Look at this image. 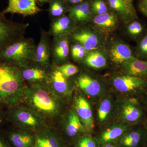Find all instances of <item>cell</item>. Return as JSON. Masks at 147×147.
Masks as SVG:
<instances>
[{"label":"cell","mask_w":147,"mask_h":147,"mask_svg":"<svg viewBox=\"0 0 147 147\" xmlns=\"http://www.w3.org/2000/svg\"><path fill=\"white\" fill-rule=\"evenodd\" d=\"M29 25L28 23L9 20L0 11V53L10 44L24 37Z\"/></svg>","instance_id":"5"},{"label":"cell","mask_w":147,"mask_h":147,"mask_svg":"<svg viewBox=\"0 0 147 147\" xmlns=\"http://www.w3.org/2000/svg\"><path fill=\"white\" fill-rule=\"evenodd\" d=\"M118 17L115 13H107L95 16L92 19L94 28L100 33H110L115 31L119 25Z\"/></svg>","instance_id":"19"},{"label":"cell","mask_w":147,"mask_h":147,"mask_svg":"<svg viewBox=\"0 0 147 147\" xmlns=\"http://www.w3.org/2000/svg\"><path fill=\"white\" fill-rule=\"evenodd\" d=\"M32 147H36L35 146H33Z\"/></svg>","instance_id":"45"},{"label":"cell","mask_w":147,"mask_h":147,"mask_svg":"<svg viewBox=\"0 0 147 147\" xmlns=\"http://www.w3.org/2000/svg\"><path fill=\"white\" fill-rule=\"evenodd\" d=\"M75 83L84 94L90 97L96 98L104 93L105 87L102 83L88 74H79Z\"/></svg>","instance_id":"14"},{"label":"cell","mask_w":147,"mask_h":147,"mask_svg":"<svg viewBox=\"0 0 147 147\" xmlns=\"http://www.w3.org/2000/svg\"><path fill=\"white\" fill-rule=\"evenodd\" d=\"M46 84L61 98H68L73 92L72 82L53 66L49 70Z\"/></svg>","instance_id":"8"},{"label":"cell","mask_w":147,"mask_h":147,"mask_svg":"<svg viewBox=\"0 0 147 147\" xmlns=\"http://www.w3.org/2000/svg\"><path fill=\"white\" fill-rule=\"evenodd\" d=\"M38 4L42 6L45 4L48 3L51 1V0H36Z\"/></svg>","instance_id":"41"},{"label":"cell","mask_w":147,"mask_h":147,"mask_svg":"<svg viewBox=\"0 0 147 147\" xmlns=\"http://www.w3.org/2000/svg\"><path fill=\"white\" fill-rule=\"evenodd\" d=\"M138 6L140 12L147 17V0H139Z\"/></svg>","instance_id":"36"},{"label":"cell","mask_w":147,"mask_h":147,"mask_svg":"<svg viewBox=\"0 0 147 147\" xmlns=\"http://www.w3.org/2000/svg\"><path fill=\"white\" fill-rule=\"evenodd\" d=\"M36 0H8L7 7L2 12L4 14H18L24 17L34 16L43 11Z\"/></svg>","instance_id":"11"},{"label":"cell","mask_w":147,"mask_h":147,"mask_svg":"<svg viewBox=\"0 0 147 147\" xmlns=\"http://www.w3.org/2000/svg\"><path fill=\"white\" fill-rule=\"evenodd\" d=\"M65 134L68 138L75 139L86 131L74 108L69 112L65 127Z\"/></svg>","instance_id":"24"},{"label":"cell","mask_w":147,"mask_h":147,"mask_svg":"<svg viewBox=\"0 0 147 147\" xmlns=\"http://www.w3.org/2000/svg\"><path fill=\"white\" fill-rule=\"evenodd\" d=\"M127 34L134 39H139L144 34V26L136 19L129 22L126 26Z\"/></svg>","instance_id":"31"},{"label":"cell","mask_w":147,"mask_h":147,"mask_svg":"<svg viewBox=\"0 0 147 147\" xmlns=\"http://www.w3.org/2000/svg\"><path fill=\"white\" fill-rule=\"evenodd\" d=\"M69 6L65 0H51L49 3L48 16L51 21L66 15Z\"/></svg>","instance_id":"28"},{"label":"cell","mask_w":147,"mask_h":147,"mask_svg":"<svg viewBox=\"0 0 147 147\" xmlns=\"http://www.w3.org/2000/svg\"><path fill=\"white\" fill-rule=\"evenodd\" d=\"M102 147H117L115 145L113 144L112 143H109V144H106L102 146Z\"/></svg>","instance_id":"44"},{"label":"cell","mask_w":147,"mask_h":147,"mask_svg":"<svg viewBox=\"0 0 147 147\" xmlns=\"http://www.w3.org/2000/svg\"><path fill=\"white\" fill-rule=\"evenodd\" d=\"M124 1L130 7L134 9V5H133V0H124Z\"/></svg>","instance_id":"42"},{"label":"cell","mask_w":147,"mask_h":147,"mask_svg":"<svg viewBox=\"0 0 147 147\" xmlns=\"http://www.w3.org/2000/svg\"><path fill=\"white\" fill-rule=\"evenodd\" d=\"M73 108L86 132H91L94 127L91 106L88 100L82 94H77L74 99Z\"/></svg>","instance_id":"13"},{"label":"cell","mask_w":147,"mask_h":147,"mask_svg":"<svg viewBox=\"0 0 147 147\" xmlns=\"http://www.w3.org/2000/svg\"><path fill=\"white\" fill-rule=\"evenodd\" d=\"M135 54L138 59L147 61V33L138 39Z\"/></svg>","instance_id":"32"},{"label":"cell","mask_w":147,"mask_h":147,"mask_svg":"<svg viewBox=\"0 0 147 147\" xmlns=\"http://www.w3.org/2000/svg\"><path fill=\"white\" fill-rule=\"evenodd\" d=\"M119 116L121 122L129 125L143 124L146 119L145 109L136 98H128L120 104Z\"/></svg>","instance_id":"7"},{"label":"cell","mask_w":147,"mask_h":147,"mask_svg":"<svg viewBox=\"0 0 147 147\" xmlns=\"http://www.w3.org/2000/svg\"><path fill=\"white\" fill-rule=\"evenodd\" d=\"M7 121L6 113L3 112V109L0 108V127L3 126Z\"/></svg>","instance_id":"38"},{"label":"cell","mask_w":147,"mask_h":147,"mask_svg":"<svg viewBox=\"0 0 147 147\" xmlns=\"http://www.w3.org/2000/svg\"><path fill=\"white\" fill-rule=\"evenodd\" d=\"M36 45L31 38H23L0 53V62L24 68L34 62Z\"/></svg>","instance_id":"3"},{"label":"cell","mask_w":147,"mask_h":147,"mask_svg":"<svg viewBox=\"0 0 147 147\" xmlns=\"http://www.w3.org/2000/svg\"><path fill=\"white\" fill-rule=\"evenodd\" d=\"M90 6L92 13L95 16L101 15L108 11V6L103 0H93Z\"/></svg>","instance_id":"34"},{"label":"cell","mask_w":147,"mask_h":147,"mask_svg":"<svg viewBox=\"0 0 147 147\" xmlns=\"http://www.w3.org/2000/svg\"><path fill=\"white\" fill-rule=\"evenodd\" d=\"M108 53L111 60L118 65H121L124 63L136 57L130 47L118 40L112 41Z\"/></svg>","instance_id":"16"},{"label":"cell","mask_w":147,"mask_h":147,"mask_svg":"<svg viewBox=\"0 0 147 147\" xmlns=\"http://www.w3.org/2000/svg\"><path fill=\"white\" fill-rule=\"evenodd\" d=\"M145 137L144 125L134 127L127 130L119 139L120 147H139Z\"/></svg>","instance_id":"20"},{"label":"cell","mask_w":147,"mask_h":147,"mask_svg":"<svg viewBox=\"0 0 147 147\" xmlns=\"http://www.w3.org/2000/svg\"><path fill=\"white\" fill-rule=\"evenodd\" d=\"M76 27L75 21L67 14L51 21L48 33L53 37L70 35Z\"/></svg>","instance_id":"17"},{"label":"cell","mask_w":147,"mask_h":147,"mask_svg":"<svg viewBox=\"0 0 147 147\" xmlns=\"http://www.w3.org/2000/svg\"><path fill=\"white\" fill-rule=\"evenodd\" d=\"M121 66L126 75L147 81V61L136 57L124 63Z\"/></svg>","instance_id":"25"},{"label":"cell","mask_w":147,"mask_h":147,"mask_svg":"<svg viewBox=\"0 0 147 147\" xmlns=\"http://www.w3.org/2000/svg\"><path fill=\"white\" fill-rule=\"evenodd\" d=\"M23 100L45 121L58 117L62 110V98L45 84L30 83L26 86Z\"/></svg>","instance_id":"1"},{"label":"cell","mask_w":147,"mask_h":147,"mask_svg":"<svg viewBox=\"0 0 147 147\" xmlns=\"http://www.w3.org/2000/svg\"><path fill=\"white\" fill-rule=\"evenodd\" d=\"M4 132L11 147H32L34 146V134L31 131L14 127Z\"/></svg>","instance_id":"15"},{"label":"cell","mask_w":147,"mask_h":147,"mask_svg":"<svg viewBox=\"0 0 147 147\" xmlns=\"http://www.w3.org/2000/svg\"><path fill=\"white\" fill-rule=\"evenodd\" d=\"M0 147H11L7 139L4 131H0Z\"/></svg>","instance_id":"37"},{"label":"cell","mask_w":147,"mask_h":147,"mask_svg":"<svg viewBox=\"0 0 147 147\" xmlns=\"http://www.w3.org/2000/svg\"><path fill=\"white\" fill-rule=\"evenodd\" d=\"M20 69L0 62V108L10 109L23 100L26 85Z\"/></svg>","instance_id":"2"},{"label":"cell","mask_w":147,"mask_h":147,"mask_svg":"<svg viewBox=\"0 0 147 147\" xmlns=\"http://www.w3.org/2000/svg\"><path fill=\"white\" fill-rule=\"evenodd\" d=\"M91 3L86 0L78 4L69 7L68 15L75 21L78 26L85 25L91 19Z\"/></svg>","instance_id":"21"},{"label":"cell","mask_w":147,"mask_h":147,"mask_svg":"<svg viewBox=\"0 0 147 147\" xmlns=\"http://www.w3.org/2000/svg\"><path fill=\"white\" fill-rule=\"evenodd\" d=\"M54 67L65 77L68 78L76 75L79 72V67L72 63H67L61 65Z\"/></svg>","instance_id":"33"},{"label":"cell","mask_w":147,"mask_h":147,"mask_svg":"<svg viewBox=\"0 0 147 147\" xmlns=\"http://www.w3.org/2000/svg\"><path fill=\"white\" fill-rule=\"evenodd\" d=\"M109 58L108 53L102 47L89 51L82 62L90 68L101 69L107 65Z\"/></svg>","instance_id":"23"},{"label":"cell","mask_w":147,"mask_h":147,"mask_svg":"<svg viewBox=\"0 0 147 147\" xmlns=\"http://www.w3.org/2000/svg\"><path fill=\"white\" fill-rule=\"evenodd\" d=\"M71 38L70 35L53 37L51 41V60L53 66L67 63L69 59Z\"/></svg>","instance_id":"9"},{"label":"cell","mask_w":147,"mask_h":147,"mask_svg":"<svg viewBox=\"0 0 147 147\" xmlns=\"http://www.w3.org/2000/svg\"><path fill=\"white\" fill-rule=\"evenodd\" d=\"M107 1L110 8L125 22L129 23L137 18L135 9L130 7L124 0Z\"/></svg>","instance_id":"26"},{"label":"cell","mask_w":147,"mask_h":147,"mask_svg":"<svg viewBox=\"0 0 147 147\" xmlns=\"http://www.w3.org/2000/svg\"><path fill=\"white\" fill-rule=\"evenodd\" d=\"M69 7L78 4L86 1V0H65Z\"/></svg>","instance_id":"39"},{"label":"cell","mask_w":147,"mask_h":147,"mask_svg":"<svg viewBox=\"0 0 147 147\" xmlns=\"http://www.w3.org/2000/svg\"><path fill=\"white\" fill-rule=\"evenodd\" d=\"M144 127L145 130V138H146L147 141V119L143 123Z\"/></svg>","instance_id":"43"},{"label":"cell","mask_w":147,"mask_h":147,"mask_svg":"<svg viewBox=\"0 0 147 147\" xmlns=\"http://www.w3.org/2000/svg\"><path fill=\"white\" fill-rule=\"evenodd\" d=\"M115 101L110 95L105 96L100 102L97 110L98 122L104 124L107 122L113 114L115 110Z\"/></svg>","instance_id":"27"},{"label":"cell","mask_w":147,"mask_h":147,"mask_svg":"<svg viewBox=\"0 0 147 147\" xmlns=\"http://www.w3.org/2000/svg\"><path fill=\"white\" fill-rule=\"evenodd\" d=\"M129 125L121 122L110 125L101 132L98 138L97 143L102 146L112 143L119 139L129 128Z\"/></svg>","instance_id":"22"},{"label":"cell","mask_w":147,"mask_h":147,"mask_svg":"<svg viewBox=\"0 0 147 147\" xmlns=\"http://www.w3.org/2000/svg\"><path fill=\"white\" fill-rule=\"evenodd\" d=\"M88 52L82 44L71 39L70 56L74 61L76 62H82Z\"/></svg>","instance_id":"30"},{"label":"cell","mask_w":147,"mask_h":147,"mask_svg":"<svg viewBox=\"0 0 147 147\" xmlns=\"http://www.w3.org/2000/svg\"><path fill=\"white\" fill-rule=\"evenodd\" d=\"M24 81L30 83L46 84L50 70L36 63L32 62L24 68H20Z\"/></svg>","instance_id":"18"},{"label":"cell","mask_w":147,"mask_h":147,"mask_svg":"<svg viewBox=\"0 0 147 147\" xmlns=\"http://www.w3.org/2000/svg\"><path fill=\"white\" fill-rule=\"evenodd\" d=\"M37 132L43 138L46 147H66L63 138L55 131L46 128Z\"/></svg>","instance_id":"29"},{"label":"cell","mask_w":147,"mask_h":147,"mask_svg":"<svg viewBox=\"0 0 147 147\" xmlns=\"http://www.w3.org/2000/svg\"><path fill=\"white\" fill-rule=\"evenodd\" d=\"M144 96H143V102L144 106V109L146 110L147 112V89L143 93Z\"/></svg>","instance_id":"40"},{"label":"cell","mask_w":147,"mask_h":147,"mask_svg":"<svg viewBox=\"0 0 147 147\" xmlns=\"http://www.w3.org/2000/svg\"><path fill=\"white\" fill-rule=\"evenodd\" d=\"M112 84L117 91L123 93H143L147 89L146 80L126 74L114 77Z\"/></svg>","instance_id":"10"},{"label":"cell","mask_w":147,"mask_h":147,"mask_svg":"<svg viewBox=\"0 0 147 147\" xmlns=\"http://www.w3.org/2000/svg\"><path fill=\"white\" fill-rule=\"evenodd\" d=\"M97 143L89 136H83L77 140L76 147H97Z\"/></svg>","instance_id":"35"},{"label":"cell","mask_w":147,"mask_h":147,"mask_svg":"<svg viewBox=\"0 0 147 147\" xmlns=\"http://www.w3.org/2000/svg\"><path fill=\"white\" fill-rule=\"evenodd\" d=\"M7 121L14 127L25 129L34 133L47 128L45 120L29 107L19 105L8 109Z\"/></svg>","instance_id":"4"},{"label":"cell","mask_w":147,"mask_h":147,"mask_svg":"<svg viewBox=\"0 0 147 147\" xmlns=\"http://www.w3.org/2000/svg\"><path fill=\"white\" fill-rule=\"evenodd\" d=\"M70 37L71 40L82 44L88 52L102 48L105 44V37L102 34L86 24L76 27Z\"/></svg>","instance_id":"6"},{"label":"cell","mask_w":147,"mask_h":147,"mask_svg":"<svg viewBox=\"0 0 147 147\" xmlns=\"http://www.w3.org/2000/svg\"><path fill=\"white\" fill-rule=\"evenodd\" d=\"M51 41L48 32L41 28L40 39L36 45L34 62L48 70L53 67L51 60Z\"/></svg>","instance_id":"12"}]
</instances>
